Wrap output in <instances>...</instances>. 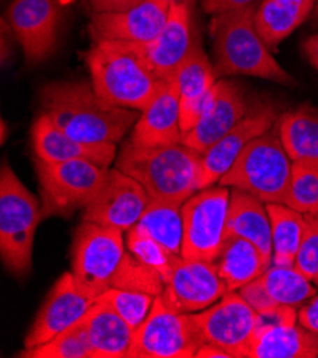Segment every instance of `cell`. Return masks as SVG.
Wrapping results in <instances>:
<instances>
[{"label":"cell","mask_w":318,"mask_h":358,"mask_svg":"<svg viewBox=\"0 0 318 358\" xmlns=\"http://www.w3.org/2000/svg\"><path fill=\"white\" fill-rule=\"evenodd\" d=\"M42 112L70 137L85 143H119L137 123L138 110L101 99L92 82H52L41 92Z\"/></svg>","instance_id":"6da1fadb"},{"label":"cell","mask_w":318,"mask_h":358,"mask_svg":"<svg viewBox=\"0 0 318 358\" xmlns=\"http://www.w3.org/2000/svg\"><path fill=\"white\" fill-rule=\"evenodd\" d=\"M86 63L97 94L123 109L146 110L167 85L156 75L145 45L138 42H94Z\"/></svg>","instance_id":"7a4b0ae2"},{"label":"cell","mask_w":318,"mask_h":358,"mask_svg":"<svg viewBox=\"0 0 318 358\" xmlns=\"http://www.w3.org/2000/svg\"><path fill=\"white\" fill-rule=\"evenodd\" d=\"M201 160L203 153L183 141L138 148L129 140L116 160V169L137 180L152 200L183 204L200 192Z\"/></svg>","instance_id":"3957f363"},{"label":"cell","mask_w":318,"mask_h":358,"mask_svg":"<svg viewBox=\"0 0 318 358\" xmlns=\"http://www.w3.org/2000/svg\"><path fill=\"white\" fill-rule=\"evenodd\" d=\"M257 8L253 3L220 13L211 22L216 76L243 75L294 86L293 76L278 64L260 38L254 22Z\"/></svg>","instance_id":"277c9868"},{"label":"cell","mask_w":318,"mask_h":358,"mask_svg":"<svg viewBox=\"0 0 318 358\" xmlns=\"http://www.w3.org/2000/svg\"><path fill=\"white\" fill-rule=\"evenodd\" d=\"M42 206L19 180L9 163L0 171V255L6 268L19 278L29 274L33 262L34 234Z\"/></svg>","instance_id":"5b68a950"},{"label":"cell","mask_w":318,"mask_h":358,"mask_svg":"<svg viewBox=\"0 0 318 358\" xmlns=\"http://www.w3.org/2000/svg\"><path fill=\"white\" fill-rule=\"evenodd\" d=\"M291 164L274 126L245 146L219 185L243 190L266 204L284 203Z\"/></svg>","instance_id":"8992f818"},{"label":"cell","mask_w":318,"mask_h":358,"mask_svg":"<svg viewBox=\"0 0 318 358\" xmlns=\"http://www.w3.org/2000/svg\"><path fill=\"white\" fill-rule=\"evenodd\" d=\"M41 194L42 217H70L85 208L108 180L109 169L87 160L48 163L34 160Z\"/></svg>","instance_id":"52a82bcc"},{"label":"cell","mask_w":318,"mask_h":358,"mask_svg":"<svg viewBox=\"0 0 318 358\" xmlns=\"http://www.w3.org/2000/svg\"><path fill=\"white\" fill-rule=\"evenodd\" d=\"M124 255L122 231L83 222L72 247V274L78 289L90 299H99L112 287Z\"/></svg>","instance_id":"ba28073f"},{"label":"cell","mask_w":318,"mask_h":358,"mask_svg":"<svg viewBox=\"0 0 318 358\" xmlns=\"http://www.w3.org/2000/svg\"><path fill=\"white\" fill-rule=\"evenodd\" d=\"M230 196L227 186H211L183 203L182 257L207 262L217 257L226 240Z\"/></svg>","instance_id":"9c48e42d"},{"label":"cell","mask_w":318,"mask_h":358,"mask_svg":"<svg viewBox=\"0 0 318 358\" xmlns=\"http://www.w3.org/2000/svg\"><path fill=\"white\" fill-rule=\"evenodd\" d=\"M203 344L215 345L230 355H252L259 314L237 292L226 293L204 311L190 313Z\"/></svg>","instance_id":"30bf717a"},{"label":"cell","mask_w":318,"mask_h":358,"mask_svg":"<svg viewBox=\"0 0 318 358\" xmlns=\"http://www.w3.org/2000/svg\"><path fill=\"white\" fill-rule=\"evenodd\" d=\"M203 345L190 314L175 313L156 297L150 314L133 334L131 358H190Z\"/></svg>","instance_id":"8fae6325"},{"label":"cell","mask_w":318,"mask_h":358,"mask_svg":"<svg viewBox=\"0 0 318 358\" xmlns=\"http://www.w3.org/2000/svg\"><path fill=\"white\" fill-rule=\"evenodd\" d=\"M150 201L152 197L137 180L112 169L97 196L85 207L83 222L124 233L138 223Z\"/></svg>","instance_id":"7c38bea8"},{"label":"cell","mask_w":318,"mask_h":358,"mask_svg":"<svg viewBox=\"0 0 318 358\" xmlns=\"http://www.w3.org/2000/svg\"><path fill=\"white\" fill-rule=\"evenodd\" d=\"M63 6V0H15L10 5L8 20L27 64L45 62L55 52Z\"/></svg>","instance_id":"4fadbf2b"},{"label":"cell","mask_w":318,"mask_h":358,"mask_svg":"<svg viewBox=\"0 0 318 358\" xmlns=\"http://www.w3.org/2000/svg\"><path fill=\"white\" fill-rule=\"evenodd\" d=\"M229 290L213 263L179 257L160 297L173 311L190 314L213 306Z\"/></svg>","instance_id":"5bb4252c"},{"label":"cell","mask_w":318,"mask_h":358,"mask_svg":"<svg viewBox=\"0 0 318 358\" xmlns=\"http://www.w3.org/2000/svg\"><path fill=\"white\" fill-rule=\"evenodd\" d=\"M294 307L278 306L259 314L250 358H314L318 357V337L297 326Z\"/></svg>","instance_id":"9a60e30c"},{"label":"cell","mask_w":318,"mask_h":358,"mask_svg":"<svg viewBox=\"0 0 318 358\" xmlns=\"http://www.w3.org/2000/svg\"><path fill=\"white\" fill-rule=\"evenodd\" d=\"M277 109L271 101H259L250 106L245 117L203 153L200 190L220 182L245 146L271 130L277 124Z\"/></svg>","instance_id":"2e32d148"},{"label":"cell","mask_w":318,"mask_h":358,"mask_svg":"<svg viewBox=\"0 0 318 358\" xmlns=\"http://www.w3.org/2000/svg\"><path fill=\"white\" fill-rule=\"evenodd\" d=\"M250 110L244 90L234 80H217L210 92L204 112L196 126L183 136L189 148L205 153L233 130Z\"/></svg>","instance_id":"e0dca14e"},{"label":"cell","mask_w":318,"mask_h":358,"mask_svg":"<svg viewBox=\"0 0 318 358\" xmlns=\"http://www.w3.org/2000/svg\"><path fill=\"white\" fill-rule=\"evenodd\" d=\"M96 300L78 289L72 273H64L53 285L34 318L24 338V348L39 347L78 324Z\"/></svg>","instance_id":"ac0fdd59"},{"label":"cell","mask_w":318,"mask_h":358,"mask_svg":"<svg viewBox=\"0 0 318 358\" xmlns=\"http://www.w3.org/2000/svg\"><path fill=\"white\" fill-rule=\"evenodd\" d=\"M175 0H143L122 13H93L89 31L94 42L122 41L149 43L167 23Z\"/></svg>","instance_id":"d6986e66"},{"label":"cell","mask_w":318,"mask_h":358,"mask_svg":"<svg viewBox=\"0 0 318 358\" xmlns=\"http://www.w3.org/2000/svg\"><path fill=\"white\" fill-rule=\"evenodd\" d=\"M198 42L200 38L191 22L190 3L186 0H175L163 30L156 39L143 45L156 75L168 83L175 80L180 66Z\"/></svg>","instance_id":"ffe728a7"},{"label":"cell","mask_w":318,"mask_h":358,"mask_svg":"<svg viewBox=\"0 0 318 358\" xmlns=\"http://www.w3.org/2000/svg\"><path fill=\"white\" fill-rule=\"evenodd\" d=\"M31 143L36 159L48 163L87 160L109 167L116 157L115 143H85L76 140L60 130L43 112L33 123Z\"/></svg>","instance_id":"44dd1931"},{"label":"cell","mask_w":318,"mask_h":358,"mask_svg":"<svg viewBox=\"0 0 318 358\" xmlns=\"http://www.w3.org/2000/svg\"><path fill=\"white\" fill-rule=\"evenodd\" d=\"M130 141L138 148H156L183 141L178 82L167 83L147 109L141 112Z\"/></svg>","instance_id":"7402d4cb"},{"label":"cell","mask_w":318,"mask_h":358,"mask_svg":"<svg viewBox=\"0 0 318 358\" xmlns=\"http://www.w3.org/2000/svg\"><path fill=\"white\" fill-rule=\"evenodd\" d=\"M175 82L180 92V127L185 136L201 117L210 92L217 82L215 66L203 50L201 41L180 66Z\"/></svg>","instance_id":"603a6c76"},{"label":"cell","mask_w":318,"mask_h":358,"mask_svg":"<svg viewBox=\"0 0 318 358\" xmlns=\"http://www.w3.org/2000/svg\"><path fill=\"white\" fill-rule=\"evenodd\" d=\"M241 237L259 247L260 252L273 259L271 223L267 207L257 197L238 189L230 196L226 237Z\"/></svg>","instance_id":"cb8c5ba5"},{"label":"cell","mask_w":318,"mask_h":358,"mask_svg":"<svg viewBox=\"0 0 318 358\" xmlns=\"http://www.w3.org/2000/svg\"><path fill=\"white\" fill-rule=\"evenodd\" d=\"M82 321L90 338L93 358L129 357L134 331L110 306L96 300Z\"/></svg>","instance_id":"d4e9b609"},{"label":"cell","mask_w":318,"mask_h":358,"mask_svg":"<svg viewBox=\"0 0 318 358\" xmlns=\"http://www.w3.org/2000/svg\"><path fill=\"white\" fill-rule=\"evenodd\" d=\"M211 263L227 290L237 292L260 277L273 264V259L263 255L253 243L231 236L226 237L217 257Z\"/></svg>","instance_id":"484cf974"},{"label":"cell","mask_w":318,"mask_h":358,"mask_svg":"<svg viewBox=\"0 0 318 358\" xmlns=\"http://www.w3.org/2000/svg\"><path fill=\"white\" fill-rule=\"evenodd\" d=\"M277 127L282 148L291 162H318V109L303 104L280 116Z\"/></svg>","instance_id":"4316f807"},{"label":"cell","mask_w":318,"mask_h":358,"mask_svg":"<svg viewBox=\"0 0 318 358\" xmlns=\"http://www.w3.org/2000/svg\"><path fill=\"white\" fill-rule=\"evenodd\" d=\"M266 207L271 223L273 264L294 267L307 230V219L303 213L282 203H267Z\"/></svg>","instance_id":"83f0119b"},{"label":"cell","mask_w":318,"mask_h":358,"mask_svg":"<svg viewBox=\"0 0 318 358\" xmlns=\"http://www.w3.org/2000/svg\"><path fill=\"white\" fill-rule=\"evenodd\" d=\"M182 206L173 201L152 200L136 224L174 256H182L183 247Z\"/></svg>","instance_id":"f1b7e54d"},{"label":"cell","mask_w":318,"mask_h":358,"mask_svg":"<svg viewBox=\"0 0 318 358\" xmlns=\"http://www.w3.org/2000/svg\"><path fill=\"white\" fill-rule=\"evenodd\" d=\"M267 294L278 306L300 307L317 294L304 274L296 267L271 264L260 277Z\"/></svg>","instance_id":"f546056e"},{"label":"cell","mask_w":318,"mask_h":358,"mask_svg":"<svg viewBox=\"0 0 318 358\" xmlns=\"http://www.w3.org/2000/svg\"><path fill=\"white\" fill-rule=\"evenodd\" d=\"M297 8L282 5L277 0H263L254 16L256 29L266 46L275 48L308 17Z\"/></svg>","instance_id":"4dcf8cb0"},{"label":"cell","mask_w":318,"mask_h":358,"mask_svg":"<svg viewBox=\"0 0 318 358\" xmlns=\"http://www.w3.org/2000/svg\"><path fill=\"white\" fill-rule=\"evenodd\" d=\"M282 204L303 214L318 213V162H293L289 189Z\"/></svg>","instance_id":"1f68e13d"},{"label":"cell","mask_w":318,"mask_h":358,"mask_svg":"<svg viewBox=\"0 0 318 358\" xmlns=\"http://www.w3.org/2000/svg\"><path fill=\"white\" fill-rule=\"evenodd\" d=\"M19 357L26 358H93V348L83 321L73 327L57 334L50 341L34 347L24 348Z\"/></svg>","instance_id":"d6a6232c"},{"label":"cell","mask_w":318,"mask_h":358,"mask_svg":"<svg viewBox=\"0 0 318 358\" xmlns=\"http://www.w3.org/2000/svg\"><path fill=\"white\" fill-rule=\"evenodd\" d=\"M164 285L166 281L159 271L138 262L130 252L124 255L112 282L115 289L146 293L154 297L163 294Z\"/></svg>","instance_id":"836d02e7"},{"label":"cell","mask_w":318,"mask_h":358,"mask_svg":"<svg viewBox=\"0 0 318 358\" xmlns=\"http://www.w3.org/2000/svg\"><path fill=\"white\" fill-rule=\"evenodd\" d=\"M127 247L129 252L143 264L159 271L164 281L168 280L173 267L182 256H174L168 250H166L160 243L152 238L137 226L131 227L127 231Z\"/></svg>","instance_id":"e575fe53"},{"label":"cell","mask_w":318,"mask_h":358,"mask_svg":"<svg viewBox=\"0 0 318 358\" xmlns=\"http://www.w3.org/2000/svg\"><path fill=\"white\" fill-rule=\"evenodd\" d=\"M97 300L110 306L133 329V331H136L141 324L145 323V320L150 314V310L153 307L156 297L146 293L129 292V290L110 287Z\"/></svg>","instance_id":"d590c367"},{"label":"cell","mask_w":318,"mask_h":358,"mask_svg":"<svg viewBox=\"0 0 318 358\" xmlns=\"http://www.w3.org/2000/svg\"><path fill=\"white\" fill-rule=\"evenodd\" d=\"M307 230L294 262V267L308 280L318 275V213L304 214Z\"/></svg>","instance_id":"8d00e7d4"},{"label":"cell","mask_w":318,"mask_h":358,"mask_svg":"<svg viewBox=\"0 0 318 358\" xmlns=\"http://www.w3.org/2000/svg\"><path fill=\"white\" fill-rule=\"evenodd\" d=\"M238 293L257 314H266L278 307V304L273 301L271 297L267 294L264 285L261 284L259 277L250 281L249 284L243 285Z\"/></svg>","instance_id":"74e56055"},{"label":"cell","mask_w":318,"mask_h":358,"mask_svg":"<svg viewBox=\"0 0 318 358\" xmlns=\"http://www.w3.org/2000/svg\"><path fill=\"white\" fill-rule=\"evenodd\" d=\"M93 13H122L143 0H86Z\"/></svg>","instance_id":"f35d334b"},{"label":"cell","mask_w":318,"mask_h":358,"mask_svg":"<svg viewBox=\"0 0 318 358\" xmlns=\"http://www.w3.org/2000/svg\"><path fill=\"white\" fill-rule=\"evenodd\" d=\"M298 324L318 337V294L301 306L298 311Z\"/></svg>","instance_id":"ab89813d"},{"label":"cell","mask_w":318,"mask_h":358,"mask_svg":"<svg viewBox=\"0 0 318 358\" xmlns=\"http://www.w3.org/2000/svg\"><path fill=\"white\" fill-rule=\"evenodd\" d=\"M256 3V0H203V9L210 15H220Z\"/></svg>","instance_id":"60d3db41"},{"label":"cell","mask_w":318,"mask_h":358,"mask_svg":"<svg viewBox=\"0 0 318 358\" xmlns=\"http://www.w3.org/2000/svg\"><path fill=\"white\" fill-rule=\"evenodd\" d=\"M304 53L312 67L318 70V33L304 42Z\"/></svg>","instance_id":"b9f144b4"},{"label":"cell","mask_w":318,"mask_h":358,"mask_svg":"<svg viewBox=\"0 0 318 358\" xmlns=\"http://www.w3.org/2000/svg\"><path fill=\"white\" fill-rule=\"evenodd\" d=\"M196 357L198 358H230V355L227 352H224L223 350L210 345V344H203L198 351L196 352Z\"/></svg>","instance_id":"7bdbcfd3"},{"label":"cell","mask_w":318,"mask_h":358,"mask_svg":"<svg viewBox=\"0 0 318 358\" xmlns=\"http://www.w3.org/2000/svg\"><path fill=\"white\" fill-rule=\"evenodd\" d=\"M277 2L291 6V8H297L300 10H304L308 15L312 13L314 6H315V0H277Z\"/></svg>","instance_id":"ee69618b"},{"label":"cell","mask_w":318,"mask_h":358,"mask_svg":"<svg viewBox=\"0 0 318 358\" xmlns=\"http://www.w3.org/2000/svg\"><path fill=\"white\" fill-rule=\"evenodd\" d=\"M12 27L9 23H6L5 20H2V63H5L9 59V52H10V46H8L6 41L10 36Z\"/></svg>","instance_id":"f6af8a7d"},{"label":"cell","mask_w":318,"mask_h":358,"mask_svg":"<svg viewBox=\"0 0 318 358\" xmlns=\"http://www.w3.org/2000/svg\"><path fill=\"white\" fill-rule=\"evenodd\" d=\"M312 16H314V22L318 24V0H315V6L312 10Z\"/></svg>","instance_id":"bcb514c9"},{"label":"cell","mask_w":318,"mask_h":358,"mask_svg":"<svg viewBox=\"0 0 318 358\" xmlns=\"http://www.w3.org/2000/svg\"><path fill=\"white\" fill-rule=\"evenodd\" d=\"M6 130H8L6 123H5V120H2V143L6 141Z\"/></svg>","instance_id":"7dc6e473"},{"label":"cell","mask_w":318,"mask_h":358,"mask_svg":"<svg viewBox=\"0 0 318 358\" xmlns=\"http://www.w3.org/2000/svg\"><path fill=\"white\" fill-rule=\"evenodd\" d=\"M314 282H315V285H317V287H318V275L314 278Z\"/></svg>","instance_id":"c3c4849f"},{"label":"cell","mask_w":318,"mask_h":358,"mask_svg":"<svg viewBox=\"0 0 318 358\" xmlns=\"http://www.w3.org/2000/svg\"><path fill=\"white\" fill-rule=\"evenodd\" d=\"M186 2H189V3H190V0H186Z\"/></svg>","instance_id":"681fc988"}]
</instances>
